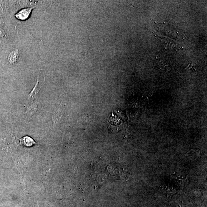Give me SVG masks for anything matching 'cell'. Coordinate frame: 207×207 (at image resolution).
I'll use <instances>...</instances> for the list:
<instances>
[{
  "mask_svg": "<svg viewBox=\"0 0 207 207\" xmlns=\"http://www.w3.org/2000/svg\"><path fill=\"white\" fill-rule=\"evenodd\" d=\"M44 81L45 79H43L42 78H40L38 77L35 87L28 96V100L29 101H32L34 99L39 91L41 89V87L43 86Z\"/></svg>",
  "mask_w": 207,
  "mask_h": 207,
  "instance_id": "6da1fadb",
  "label": "cell"
},
{
  "mask_svg": "<svg viewBox=\"0 0 207 207\" xmlns=\"http://www.w3.org/2000/svg\"><path fill=\"white\" fill-rule=\"evenodd\" d=\"M33 8H29L23 9L16 15L17 19L21 20H25L29 16L31 10Z\"/></svg>",
  "mask_w": 207,
  "mask_h": 207,
  "instance_id": "7a4b0ae2",
  "label": "cell"
},
{
  "mask_svg": "<svg viewBox=\"0 0 207 207\" xmlns=\"http://www.w3.org/2000/svg\"><path fill=\"white\" fill-rule=\"evenodd\" d=\"M20 141V144L26 147H31L34 145L37 144L31 137L29 136L23 137L22 138H18Z\"/></svg>",
  "mask_w": 207,
  "mask_h": 207,
  "instance_id": "3957f363",
  "label": "cell"
},
{
  "mask_svg": "<svg viewBox=\"0 0 207 207\" xmlns=\"http://www.w3.org/2000/svg\"><path fill=\"white\" fill-rule=\"evenodd\" d=\"M19 56V50L16 49L10 53L8 56V60L11 64H14L18 60Z\"/></svg>",
  "mask_w": 207,
  "mask_h": 207,
  "instance_id": "277c9868",
  "label": "cell"
},
{
  "mask_svg": "<svg viewBox=\"0 0 207 207\" xmlns=\"http://www.w3.org/2000/svg\"><path fill=\"white\" fill-rule=\"evenodd\" d=\"M31 107L30 108H29V113H31V114H33L34 112L36 111V105H32L30 106Z\"/></svg>",
  "mask_w": 207,
  "mask_h": 207,
  "instance_id": "5b68a950",
  "label": "cell"
},
{
  "mask_svg": "<svg viewBox=\"0 0 207 207\" xmlns=\"http://www.w3.org/2000/svg\"><path fill=\"white\" fill-rule=\"evenodd\" d=\"M4 32L3 31V30L2 29L0 28V36L2 37V36H4Z\"/></svg>",
  "mask_w": 207,
  "mask_h": 207,
  "instance_id": "8992f818",
  "label": "cell"
}]
</instances>
